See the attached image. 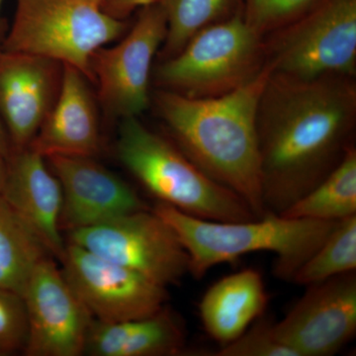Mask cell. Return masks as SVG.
<instances>
[{
    "mask_svg": "<svg viewBox=\"0 0 356 356\" xmlns=\"http://www.w3.org/2000/svg\"><path fill=\"white\" fill-rule=\"evenodd\" d=\"M186 344L184 322L168 305L147 317L107 323L92 318L83 355L175 356Z\"/></svg>",
    "mask_w": 356,
    "mask_h": 356,
    "instance_id": "17",
    "label": "cell"
},
{
    "mask_svg": "<svg viewBox=\"0 0 356 356\" xmlns=\"http://www.w3.org/2000/svg\"><path fill=\"white\" fill-rule=\"evenodd\" d=\"M28 321L27 356H79L92 321L54 257L35 267L22 293Z\"/></svg>",
    "mask_w": 356,
    "mask_h": 356,
    "instance_id": "11",
    "label": "cell"
},
{
    "mask_svg": "<svg viewBox=\"0 0 356 356\" xmlns=\"http://www.w3.org/2000/svg\"><path fill=\"white\" fill-rule=\"evenodd\" d=\"M58 261L65 280L95 320L145 318L168 302V287L76 243L67 242Z\"/></svg>",
    "mask_w": 356,
    "mask_h": 356,
    "instance_id": "10",
    "label": "cell"
},
{
    "mask_svg": "<svg viewBox=\"0 0 356 356\" xmlns=\"http://www.w3.org/2000/svg\"><path fill=\"white\" fill-rule=\"evenodd\" d=\"M238 13L196 33L156 70L165 90L214 97L254 79L266 63V40Z\"/></svg>",
    "mask_w": 356,
    "mask_h": 356,
    "instance_id": "5",
    "label": "cell"
},
{
    "mask_svg": "<svg viewBox=\"0 0 356 356\" xmlns=\"http://www.w3.org/2000/svg\"><path fill=\"white\" fill-rule=\"evenodd\" d=\"M6 177V159L0 154V194L3 189Z\"/></svg>",
    "mask_w": 356,
    "mask_h": 356,
    "instance_id": "28",
    "label": "cell"
},
{
    "mask_svg": "<svg viewBox=\"0 0 356 356\" xmlns=\"http://www.w3.org/2000/svg\"><path fill=\"white\" fill-rule=\"evenodd\" d=\"M0 195L60 261L67 245L60 227L62 186L46 158L29 147L13 151L6 161V182Z\"/></svg>",
    "mask_w": 356,
    "mask_h": 356,
    "instance_id": "15",
    "label": "cell"
},
{
    "mask_svg": "<svg viewBox=\"0 0 356 356\" xmlns=\"http://www.w3.org/2000/svg\"><path fill=\"white\" fill-rule=\"evenodd\" d=\"M117 156L159 202L200 219L245 222L257 219L235 192L204 172L170 140L138 117L121 119Z\"/></svg>",
    "mask_w": 356,
    "mask_h": 356,
    "instance_id": "4",
    "label": "cell"
},
{
    "mask_svg": "<svg viewBox=\"0 0 356 356\" xmlns=\"http://www.w3.org/2000/svg\"><path fill=\"white\" fill-rule=\"evenodd\" d=\"M2 1H3V0H0V13H1Z\"/></svg>",
    "mask_w": 356,
    "mask_h": 356,
    "instance_id": "30",
    "label": "cell"
},
{
    "mask_svg": "<svg viewBox=\"0 0 356 356\" xmlns=\"http://www.w3.org/2000/svg\"><path fill=\"white\" fill-rule=\"evenodd\" d=\"M54 257L43 238L0 195V287L22 296L35 267Z\"/></svg>",
    "mask_w": 356,
    "mask_h": 356,
    "instance_id": "19",
    "label": "cell"
},
{
    "mask_svg": "<svg viewBox=\"0 0 356 356\" xmlns=\"http://www.w3.org/2000/svg\"><path fill=\"white\" fill-rule=\"evenodd\" d=\"M274 74L299 79L353 77L356 72V0H318L266 43Z\"/></svg>",
    "mask_w": 356,
    "mask_h": 356,
    "instance_id": "7",
    "label": "cell"
},
{
    "mask_svg": "<svg viewBox=\"0 0 356 356\" xmlns=\"http://www.w3.org/2000/svg\"><path fill=\"white\" fill-rule=\"evenodd\" d=\"M159 0H104L102 9L112 17L124 20L133 11L156 3Z\"/></svg>",
    "mask_w": 356,
    "mask_h": 356,
    "instance_id": "26",
    "label": "cell"
},
{
    "mask_svg": "<svg viewBox=\"0 0 356 356\" xmlns=\"http://www.w3.org/2000/svg\"><path fill=\"white\" fill-rule=\"evenodd\" d=\"M268 296L261 274L248 268L226 276L204 294L199 313L213 339L228 344L264 314Z\"/></svg>",
    "mask_w": 356,
    "mask_h": 356,
    "instance_id": "18",
    "label": "cell"
},
{
    "mask_svg": "<svg viewBox=\"0 0 356 356\" xmlns=\"http://www.w3.org/2000/svg\"><path fill=\"white\" fill-rule=\"evenodd\" d=\"M67 236V242L133 269L163 286L177 284L189 273L186 250L172 227L151 208Z\"/></svg>",
    "mask_w": 356,
    "mask_h": 356,
    "instance_id": "8",
    "label": "cell"
},
{
    "mask_svg": "<svg viewBox=\"0 0 356 356\" xmlns=\"http://www.w3.org/2000/svg\"><path fill=\"white\" fill-rule=\"evenodd\" d=\"M168 22L163 54L172 58L196 33L225 19L234 0H159Z\"/></svg>",
    "mask_w": 356,
    "mask_h": 356,
    "instance_id": "22",
    "label": "cell"
},
{
    "mask_svg": "<svg viewBox=\"0 0 356 356\" xmlns=\"http://www.w3.org/2000/svg\"><path fill=\"white\" fill-rule=\"evenodd\" d=\"M356 271V215L337 222L330 235L293 276L302 286Z\"/></svg>",
    "mask_w": 356,
    "mask_h": 356,
    "instance_id": "21",
    "label": "cell"
},
{
    "mask_svg": "<svg viewBox=\"0 0 356 356\" xmlns=\"http://www.w3.org/2000/svg\"><path fill=\"white\" fill-rule=\"evenodd\" d=\"M291 219L339 222L356 215V149L348 147L339 165L311 191L280 213Z\"/></svg>",
    "mask_w": 356,
    "mask_h": 356,
    "instance_id": "20",
    "label": "cell"
},
{
    "mask_svg": "<svg viewBox=\"0 0 356 356\" xmlns=\"http://www.w3.org/2000/svg\"><path fill=\"white\" fill-rule=\"evenodd\" d=\"M273 69L240 88L214 97H189L161 89L156 109L177 146L204 172L250 206L257 218L266 214L262 196L257 110Z\"/></svg>",
    "mask_w": 356,
    "mask_h": 356,
    "instance_id": "2",
    "label": "cell"
},
{
    "mask_svg": "<svg viewBox=\"0 0 356 356\" xmlns=\"http://www.w3.org/2000/svg\"><path fill=\"white\" fill-rule=\"evenodd\" d=\"M355 118L353 77L271 72L257 120L266 214L286 210L339 165L353 145Z\"/></svg>",
    "mask_w": 356,
    "mask_h": 356,
    "instance_id": "1",
    "label": "cell"
},
{
    "mask_svg": "<svg viewBox=\"0 0 356 356\" xmlns=\"http://www.w3.org/2000/svg\"><path fill=\"white\" fill-rule=\"evenodd\" d=\"M88 1L92 2V3L97 4V6H102V2L104 1V0H88Z\"/></svg>",
    "mask_w": 356,
    "mask_h": 356,
    "instance_id": "29",
    "label": "cell"
},
{
    "mask_svg": "<svg viewBox=\"0 0 356 356\" xmlns=\"http://www.w3.org/2000/svg\"><path fill=\"white\" fill-rule=\"evenodd\" d=\"M153 210L177 234L188 254L189 273L197 280L224 262L252 252H269L276 257L274 275L291 282L296 271L337 224L291 219L273 213L250 221H210L161 202Z\"/></svg>",
    "mask_w": 356,
    "mask_h": 356,
    "instance_id": "3",
    "label": "cell"
},
{
    "mask_svg": "<svg viewBox=\"0 0 356 356\" xmlns=\"http://www.w3.org/2000/svg\"><path fill=\"white\" fill-rule=\"evenodd\" d=\"M88 81L76 67L63 65L57 100L29 147L44 158H95L99 153L97 109Z\"/></svg>",
    "mask_w": 356,
    "mask_h": 356,
    "instance_id": "16",
    "label": "cell"
},
{
    "mask_svg": "<svg viewBox=\"0 0 356 356\" xmlns=\"http://www.w3.org/2000/svg\"><path fill=\"white\" fill-rule=\"evenodd\" d=\"M318 0H245V22L264 37L275 32L311 8Z\"/></svg>",
    "mask_w": 356,
    "mask_h": 356,
    "instance_id": "23",
    "label": "cell"
},
{
    "mask_svg": "<svg viewBox=\"0 0 356 356\" xmlns=\"http://www.w3.org/2000/svg\"><path fill=\"white\" fill-rule=\"evenodd\" d=\"M139 17L121 41L98 49L90 60L92 81L107 113L139 117L149 104L154 58L165 42L168 22L159 2L140 9Z\"/></svg>",
    "mask_w": 356,
    "mask_h": 356,
    "instance_id": "9",
    "label": "cell"
},
{
    "mask_svg": "<svg viewBox=\"0 0 356 356\" xmlns=\"http://www.w3.org/2000/svg\"><path fill=\"white\" fill-rule=\"evenodd\" d=\"M15 13L2 51L30 54L72 65L92 81L90 60L120 38L125 21L88 0H15Z\"/></svg>",
    "mask_w": 356,
    "mask_h": 356,
    "instance_id": "6",
    "label": "cell"
},
{
    "mask_svg": "<svg viewBox=\"0 0 356 356\" xmlns=\"http://www.w3.org/2000/svg\"><path fill=\"white\" fill-rule=\"evenodd\" d=\"M11 153H13V147H11L10 140L0 119V154L7 161Z\"/></svg>",
    "mask_w": 356,
    "mask_h": 356,
    "instance_id": "27",
    "label": "cell"
},
{
    "mask_svg": "<svg viewBox=\"0 0 356 356\" xmlns=\"http://www.w3.org/2000/svg\"><path fill=\"white\" fill-rule=\"evenodd\" d=\"M27 336L24 300L18 293L0 287V356L23 353Z\"/></svg>",
    "mask_w": 356,
    "mask_h": 356,
    "instance_id": "25",
    "label": "cell"
},
{
    "mask_svg": "<svg viewBox=\"0 0 356 356\" xmlns=\"http://www.w3.org/2000/svg\"><path fill=\"white\" fill-rule=\"evenodd\" d=\"M46 159L62 186V232L89 228L149 209L125 180L93 158L51 156Z\"/></svg>",
    "mask_w": 356,
    "mask_h": 356,
    "instance_id": "13",
    "label": "cell"
},
{
    "mask_svg": "<svg viewBox=\"0 0 356 356\" xmlns=\"http://www.w3.org/2000/svg\"><path fill=\"white\" fill-rule=\"evenodd\" d=\"M273 325L274 321L262 315L238 339L222 346L216 355L297 356L294 351L276 339Z\"/></svg>",
    "mask_w": 356,
    "mask_h": 356,
    "instance_id": "24",
    "label": "cell"
},
{
    "mask_svg": "<svg viewBox=\"0 0 356 356\" xmlns=\"http://www.w3.org/2000/svg\"><path fill=\"white\" fill-rule=\"evenodd\" d=\"M63 65L0 50V119L13 151L31 145L57 100Z\"/></svg>",
    "mask_w": 356,
    "mask_h": 356,
    "instance_id": "14",
    "label": "cell"
},
{
    "mask_svg": "<svg viewBox=\"0 0 356 356\" xmlns=\"http://www.w3.org/2000/svg\"><path fill=\"white\" fill-rule=\"evenodd\" d=\"M302 298L280 322L276 339L297 356H331L356 332V273L309 285Z\"/></svg>",
    "mask_w": 356,
    "mask_h": 356,
    "instance_id": "12",
    "label": "cell"
}]
</instances>
